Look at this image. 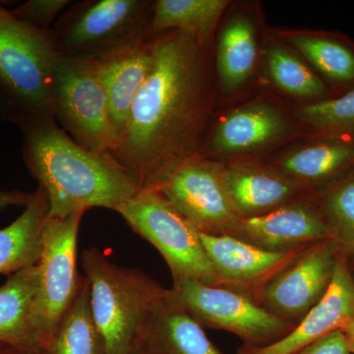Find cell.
I'll list each match as a JSON object with an SVG mask.
<instances>
[{"label": "cell", "mask_w": 354, "mask_h": 354, "mask_svg": "<svg viewBox=\"0 0 354 354\" xmlns=\"http://www.w3.org/2000/svg\"><path fill=\"white\" fill-rule=\"evenodd\" d=\"M215 91L209 46L185 32L157 35L152 70L109 152L140 189H158L179 165L201 156Z\"/></svg>", "instance_id": "cell-1"}, {"label": "cell", "mask_w": 354, "mask_h": 354, "mask_svg": "<svg viewBox=\"0 0 354 354\" xmlns=\"http://www.w3.org/2000/svg\"><path fill=\"white\" fill-rule=\"evenodd\" d=\"M23 158L50 203V218H65L92 208L116 211L140 187L111 153L76 143L55 120L22 129Z\"/></svg>", "instance_id": "cell-2"}, {"label": "cell", "mask_w": 354, "mask_h": 354, "mask_svg": "<svg viewBox=\"0 0 354 354\" xmlns=\"http://www.w3.org/2000/svg\"><path fill=\"white\" fill-rule=\"evenodd\" d=\"M57 57L53 28L27 24L0 2V113L21 129L55 120L51 83Z\"/></svg>", "instance_id": "cell-3"}, {"label": "cell", "mask_w": 354, "mask_h": 354, "mask_svg": "<svg viewBox=\"0 0 354 354\" xmlns=\"http://www.w3.org/2000/svg\"><path fill=\"white\" fill-rule=\"evenodd\" d=\"M81 261L106 354H130L167 288L138 269L114 264L95 247L84 251Z\"/></svg>", "instance_id": "cell-4"}, {"label": "cell", "mask_w": 354, "mask_h": 354, "mask_svg": "<svg viewBox=\"0 0 354 354\" xmlns=\"http://www.w3.org/2000/svg\"><path fill=\"white\" fill-rule=\"evenodd\" d=\"M115 212L135 234L157 249L169 266L172 279L220 285L200 232L158 190L140 189Z\"/></svg>", "instance_id": "cell-5"}, {"label": "cell", "mask_w": 354, "mask_h": 354, "mask_svg": "<svg viewBox=\"0 0 354 354\" xmlns=\"http://www.w3.org/2000/svg\"><path fill=\"white\" fill-rule=\"evenodd\" d=\"M153 2L83 0L70 4L53 31L58 55L97 58L148 34Z\"/></svg>", "instance_id": "cell-6"}, {"label": "cell", "mask_w": 354, "mask_h": 354, "mask_svg": "<svg viewBox=\"0 0 354 354\" xmlns=\"http://www.w3.org/2000/svg\"><path fill=\"white\" fill-rule=\"evenodd\" d=\"M51 102L53 118L76 143L91 152L109 153L113 138L109 102L97 59L58 55Z\"/></svg>", "instance_id": "cell-7"}, {"label": "cell", "mask_w": 354, "mask_h": 354, "mask_svg": "<svg viewBox=\"0 0 354 354\" xmlns=\"http://www.w3.org/2000/svg\"><path fill=\"white\" fill-rule=\"evenodd\" d=\"M84 213L48 216L43 234L39 285L32 305V327L44 354L60 321L78 295L85 276L77 270L78 232Z\"/></svg>", "instance_id": "cell-8"}, {"label": "cell", "mask_w": 354, "mask_h": 354, "mask_svg": "<svg viewBox=\"0 0 354 354\" xmlns=\"http://www.w3.org/2000/svg\"><path fill=\"white\" fill-rule=\"evenodd\" d=\"M167 297L185 310L203 329L232 333L241 337L244 346H269L297 327L241 293L191 279H174Z\"/></svg>", "instance_id": "cell-9"}, {"label": "cell", "mask_w": 354, "mask_h": 354, "mask_svg": "<svg viewBox=\"0 0 354 354\" xmlns=\"http://www.w3.org/2000/svg\"><path fill=\"white\" fill-rule=\"evenodd\" d=\"M155 190L200 234L230 235L241 220L223 187L221 165L208 158L196 157L179 165Z\"/></svg>", "instance_id": "cell-10"}, {"label": "cell", "mask_w": 354, "mask_h": 354, "mask_svg": "<svg viewBox=\"0 0 354 354\" xmlns=\"http://www.w3.org/2000/svg\"><path fill=\"white\" fill-rule=\"evenodd\" d=\"M337 258L332 239L310 244L262 288L257 304L297 326L329 290Z\"/></svg>", "instance_id": "cell-11"}, {"label": "cell", "mask_w": 354, "mask_h": 354, "mask_svg": "<svg viewBox=\"0 0 354 354\" xmlns=\"http://www.w3.org/2000/svg\"><path fill=\"white\" fill-rule=\"evenodd\" d=\"M230 235L258 248L279 253L330 239L325 218L308 194L265 215L241 218Z\"/></svg>", "instance_id": "cell-12"}, {"label": "cell", "mask_w": 354, "mask_h": 354, "mask_svg": "<svg viewBox=\"0 0 354 354\" xmlns=\"http://www.w3.org/2000/svg\"><path fill=\"white\" fill-rule=\"evenodd\" d=\"M200 236L220 279L218 286L241 293L256 304L262 288L305 248L271 252L232 235L200 234Z\"/></svg>", "instance_id": "cell-13"}, {"label": "cell", "mask_w": 354, "mask_h": 354, "mask_svg": "<svg viewBox=\"0 0 354 354\" xmlns=\"http://www.w3.org/2000/svg\"><path fill=\"white\" fill-rule=\"evenodd\" d=\"M156 39L157 35L148 32L142 38L97 59L100 75L108 97L113 138L111 149L122 137L135 97L152 70Z\"/></svg>", "instance_id": "cell-14"}, {"label": "cell", "mask_w": 354, "mask_h": 354, "mask_svg": "<svg viewBox=\"0 0 354 354\" xmlns=\"http://www.w3.org/2000/svg\"><path fill=\"white\" fill-rule=\"evenodd\" d=\"M285 113L267 102H254L234 109L207 138L200 157H241L274 145L290 131Z\"/></svg>", "instance_id": "cell-15"}, {"label": "cell", "mask_w": 354, "mask_h": 354, "mask_svg": "<svg viewBox=\"0 0 354 354\" xmlns=\"http://www.w3.org/2000/svg\"><path fill=\"white\" fill-rule=\"evenodd\" d=\"M353 319L354 279L348 259L339 253L329 290L290 334L269 346L242 344L237 354H293L330 333L341 330Z\"/></svg>", "instance_id": "cell-16"}, {"label": "cell", "mask_w": 354, "mask_h": 354, "mask_svg": "<svg viewBox=\"0 0 354 354\" xmlns=\"http://www.w3.org/2000/svg\"><path fill=\"white\" fill-rule=\"evenodd\" d=\"M221 178L228 200L241 218L265 215L306 195L272 165L253 160L221 165Z\"/></svg>", "instance_id": "cell-17"}, {"label": "cell", "mask_w": 354, "mask_h": 354, "mask_svg": "<svg viewBox=\"0 0 354 354\" xmlns=\"http://www.w3.org/2000/svg\"><path fill=\"white\" fill-rule=\"evenodd\" d=\"M271 165L306 194H316L354 174V140L312 137Z\"/></svg>", "instance_id": "cell-18"}, {"label": "cell", "mask_w": 354, "mask_h": 354, "mask_svg": "<svg viewBox=\"0 0 354 354\" xmlns=\"http://www.w3.org/2000/svg\"><path fill=\"white\" fill-rule=\"evenodd\" d=\"M285 41L320 76L332 97L354 88V41L341 32H283Z\"/></svg>", "instance_id": "cell-19"}, {"label": "cell", "mask_w": 354, "mask_h": 354, "mask_svg": "<svg viewBox=\"0 0 354 354\" xmlns=\"http://www.w3.org/2000/svg\"><path fill=\"white\" fill-rule=\"evenodd\" d=\"M39 285L36 264L10 274L0 286V346L16 354H44L32 327V305Z\"/></svg>", "instance_id": "cell-20"}, {"label": "cell", "mask_w": 354, "mask_h": 354, "mask_svg": "<svg viewBox=\"0 0 354 354\" xmlns=\"http://www.w3.org/2000/svg\"><path fill=\"white\" fill-rule=\"evenodd\" d=\"M140 339L146 354H223L201 326L167 295L153 310Z\"/></svg>", "instance_id": "cell-21"}, {"label": "cell", "mask_w": 354, "mask_h": 354, "mask_svg": "<svg viewBox=\"0 0 354 354\" xmlns=\"http://www.w3.org/2000/svg\"><path fill=\"white\" fill-rule=\"evenodd\" d=\"M257 57V27L252 15L244 11L232 14L216 43V77L223 92H236L250 80Z\"/></svg>", "instance_id": "cell-22"}, {"label": "cell", "mask_w": 354, "mask_h": 354, "mask_svg": "<svg viewBox=\"0 0 354 354\" xmlns=\"http://www.w3.org/2000/svg\"><path fill=\"white\" fill-rule=\"evenodd\" d=\"M48 216V196L38 186L22 215L8 227L0 230V274L10 276L38 264Z\"/></svg>", "instance_id": "cell-23"}, {"label": "cell", "mask_w": 354, "mask_h": 354, "mask_svg": "<svg viewBox=\"0 0 354 354\" xmlns=\"http://www.w3.org/2000/svg\"><path fill=\"white\" fill-rule=\"evenodd\" d=\"M262 57L270 80L285 94L301 99L305 104L332 97L320 76L281 39H270L263 48Z\"/></svg>", "instance_id": "cell-24"}, {"label": "cell", "mask_w": 354, "mask_h": 354, "mask_svg": "<svg viewBox=\"0 0 354 354\" xmlns=\"http://www.w3.org/2000/svg\"><path fill=\"white\" fill-rule=\"evenodd\" d=\"M228 6L227 0H158L153 2L148 32H185L200 43L209 46L218 21Z\"/></svg>", "instance_id": "cell-25"}, {"label": "cell", "mask_w": 354, "mask_h": 354, "mask_svg": "<svg viewBox=\"0 0 354 354\" xmlns=\"http://www.w3.org/2000/svg\"><path fill=\"white\" fill-rule=\"evenodd\" d=\"M46 354H106L93 318L90 285L86 277L75 300L60 321Z\"/></svg>", "instance_id": "cell-26"}, {"label": "cell", "mask_w": 354, "mask_h": 354, "mask_svg": "<svg viewBox=\"0 0 354 354\" xmlns=\"http://www.w3.org/2000/svg\"><path fill=\"white\" fill-rule=\"evenodd\" d=\"M329 228L337 252L354 258V174L312 195Z\"/></svg>", "instance_id": "cell-27"}, {"label": "cell", "mask_w": 354, "mask_h": 354, "mask_svg": "<svg viewBox=\"0 0 354 354\" xmlns=\"http://www.w3.org/2000/svg\"><path fill=\"white\" fill-rule=\"evenodd\" d=\"M297 116L312 137L354 140V88L337 97L302 104Z\"/></svg>", "instance_id": "cell-28"}, {"label": "cell", "mask_w": 354, "mask_h": 354, "mask_svg": "<svg viewBox=\"0 0 354 354\" xmlns=\"http://www.w3.org/2000/svg\"><path fill=\"white\" fill-rule=\"evenodd\" d=\"M71 4L69 0H29L16 7L12 12L16 18L39 28L51 29L50 26L59 18L62 11Z\"/></svg>", "instance_id": "cell-29"}, {"label": "cell", "mask_w": 354, "mask_h": 354, "mask_svg": "<svg viewBox=\"0 0 354 354\" xmlns=\"http://www.w3.org/2000/svg\"><path fill=\"white\" fill-rule=\"evenodd\" d=\"M293 354H351V353L341 330H335Z\"/></svg>", "instance_id": "cell-30"}, {"label": "cell", "mask_w": 354, "mask_h": 354, "mask_svg": "<svg viewBox=\"0 0 354 354\" xmlns=\"http://www.w3.org/2000/svg\"><path fill=\"white\" fill-rule=\"evenodd\" d=\"M34 197V192L28 193L23 191H6L0 189V209L10 206L27 207Z\"/></svg>", "instance_id": "cell-31"}, {"label": "cell", "mask_w": 354, "mask_h": 354, "mask_svg": "<svg viewBox=\"0 0 354 354\" xmlns=\"http://www.w3.org/2000/svg\"><path fill=\"white\" fill-rule=\"evenodd\" d=\"M341 332L344 335V339H346L349 353L354 354V319L346 323L342 328Z\"/></svg>", "instance_id": "cell-32"}, {"label": "cell", "mask_w": 354, "mask_h": 354, "mask_svg": "<svg viewBox=\"0 0 354 354\" xmlns=\"http://www.w3.org/2000/svg\"><path fill=\"white\" fill-rule=\"evenodd\" d=\"M130 354H146L145 348H144L141 339H139V342H137L136 346H134Z\"/></svg>", "instance_id": "cell-33"}, {"label": "cell", "mask_w": 354, "mask_h": 354, "mask_svg": "<svg viewBox=\"0 0 354 354\" xmlns=\"http://www.w3.org/2000/svg\"><path fill=\"white\" fill-rule=\"evenodd\" d=\"M348 264L349 270H351V274H353V278L354 279V258L348 259Z\"/></svg>", "instance_id": "cell-34"}, {"label": "cell", "mask_w": 354, "mask_h": 354, "mask_svg": "<svg viewBox=\"0 0 354 354\" xmlns=\"http://www.w3.org/2000/svg\"><path fill=\"white\" fill-rule=\"evenodd\" d=\"M0 354H16V353H14L12 351H10V349L6 348V346H2V348H0Z\"/></svg>", "instance_id": "cell-35"}]
</instances>
